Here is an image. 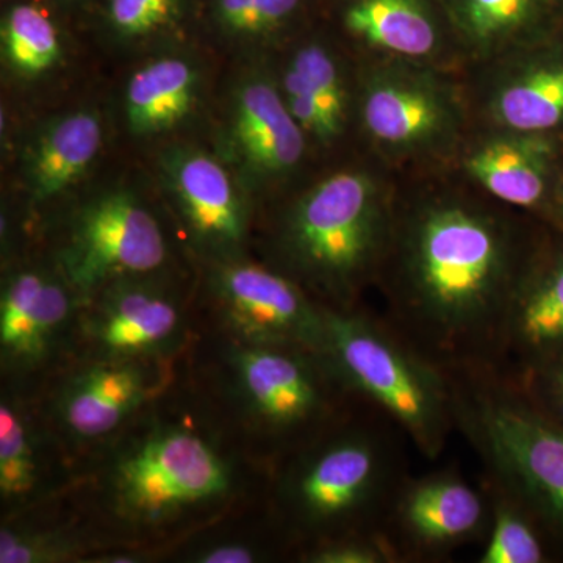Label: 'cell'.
Wrapping results in <instances>:
<instances>
[{
	"label": "cell",
	"instance_id": "obj_1",
	"mask_svg": "<svg viewBox=\"0 0 563 563\" xmlns=\"http://www.w3.org/2000/svg\"><path fill=\"white\" fill-rule=\"evenodd\" d=\"M548 224L435 192L396 207L383 320L443 372L496 369L515 288Z\"/></svg>",
	"mask_w": 563,
	"mask_h": 563
},
{
	"label": "cell",
	"instance_id": "obj_2",
	"mask_svg": "<svg viewBox=\"0 0 563 563\" xmlns=\"http://www.w3.org/2000/svg\"><path fill=\"white\" fill-rule=\"evenodd\" d=\"M398 426L376 407L347 415L290 455L277 485L285 525L303 550L329 540L380 536L393 496L406 479Z\"/></svg>",
	"mask_w": 563,
	"mask_h": 563
},
{
	"label": "cell",
	"instance_id": "obj_3",
	"mask_svg": "<svg viewBox=\"0 0 563 563\" xmlns=\"http://www.w3.org/2000/svg\"><path fill=\"white\" fill-rule=\"evenodd\" d=\"M395 202L372 174L346 169L318 181L285 211L277 247L285 274L328 309H357L376 284Z\"/></svg>",
	"mask_w": 563,
	"mask_h": 563
},
{
	"label": "cell",
	"instance_id": "obj_4",
	"mask_svg": "<svg viewBox=\"0 0 563 563\" xmlns=\"http://www.w3.org/2000/svg\"><path fill=\"white\" fill-rule=\"evenodd\" d=\"M455 431L484 463L485 481L539 521L563 562V431L496 369L451 372Z\"/></svg>",
	"mask_w": 563,
	"mask_h": 563
},
{
	"label": "cell",
	"instance_id": "obj_5",
	"mask_svg": "<svg viewBox=\"0 0 563 563\" xmlns=\"http://www.w3.org/2000/svg\"><path fill=\"white\" fill-rule=\"evenodd\" d=\"M324 355L358 401L390 418L426 461L455 431L450 377L393 331L383 317L324 307Z\"/></svg>",
	"mask_w": 563,
	"mask_h": 563
},
{
	"label": "cell",
	"instance_id": "obj_6",
	"mask_svg": "<svg viewBox=\"0 0 563 563\" xmlns=\"http://www.w3.org/2000/svg\"><path fill=\"white\" fill-rule=\"evenodd\" d=\"M102 487L111 512L147 528L220 503L232 490L233 472L195 429L161 424L111 455Z\"/></svg>",
	"mask_w": 563,
	"mask_h": 563
},
{
	"label": "cell",
	"instance_id": "obj_7",
	"mask_svg": "<svg viewBox=\"0 0 563 563\" xmlns=\"http://www.w3.org/2000/svg\"><path fill=\"white\" fill-rule=\"evenodd\" d=\"M231 368L247 420L290 455L343 421L358 401L325 355L307 347L235 342Z\"/></svg>",
	"mask_w": 563,
	"mask_h": 563
},
{
	"label": "cell",
	"instance_id": "obj_8",
	"mask_svg": "<svg viewBox=\"0 0 563 563\" xmlns=\"http://www.w3.org/2000/svg\"><path fill=\"white\" fill-rule=\"evenodd\" d=\"M166 258L168 244L157 218L132 191L111 190L73 214L57 268L87 303L110 282L157 273Z\"/></svg>",
	"mask_w": 563,
	"mask_h": 563
},
{
	"label": "cell",
	"instance_id": "obj_9",
	"mask_svg": "<svg viewBox=\"0 0 563 563\" xmlns=\"http://www.w3.org/2000/svg\"><path fill=\"white\" fill-rule=\"evenodd\" d=\"M358 117L377 150L396 158L446 150L461 132L457 91L429 66L385 58L363 80Z\"/></svg>",
	"mask_w": 563,
	"mask_h": 563
},
{
	"label": "cell",
	"instance_id": "obj_10",
	"mask_svg": "<svg viewBox=\"0 0 563 563\" xmlns=\"http://www.w3.org/2000/svg\"><path fill=\"white\" fill-rule=\"evenodd\" d=\"M492 521L487 487L453 470L410 476L399 485L380 537L396 563L439 562L465 544L484 542Z\"/></svg>",
	"mask_w": 563,
	"mask_h": 563
},
{
	"label": "cell",
	"instance_id": "obj_11",
	"mask_svg": "<svg viewBox=\"0 0 563 563\" xmlns=\"http://www.w3.org/2000/svg\"><path fill=\"white\" fill-rule=\"evenodd\" d=\"M211 291L236 343L290 344L324 354V307L287 274L224 258L217 261Z\"/></svg>",
	"mask_w": 563,
	"mask_h": 563
},
{
	"label": "cell",
	"instance_id": "obj_12",
	"mask_svg": "<svg viewBox=\"0 0 563 563\" xmlns=\"http://www.w3.org/2000/svg\"><path fill=\"white\" fill-rule=\"evenodd\" d=\"M74 332L88 361H157L184 342L176 298L150 276L110 282L81 306Z\"/></svg>",
	"mask_w": 563,
	"mask_h": 563
},
{
	"label": "cell",
	"instance_id": "obj_13",
	"mask_svg": "<svg viewBox=\"0 0 563 563\" xmlns=\"http://www.w3.org/2000/svg\"><path fill=\"white\" fill-rule=\"evenodd\" d=\"M79 296L60 269L21 266L9 273L0 291V358L3 372H35L51 361L74 332Z\"/></svg>",
	"mask_w": 563,
	"mask_h": 563
},
{
	"label": "cell",
	"instance_id": "obj_14",
	"mask_svg": "<svg viewBox=\"0 0 563 563\" xmlns=\"http://www.w3.org/2000/svg\"><path fill=\"white\" fill-rule=\"evenodd\" d=\"M563 357V231L548 225L515 288L496 372L507 377Z\"/></svg>",
	"mask_w": 563,
	"mask_h": 563
},
{
	"label": "cell",
	"instance_id": "obj_15",
	"mask_svg": "<svg viewBox=\"0 0 563 563\" xmlns=\"http://www.w3.org/2000/svg\"><path fill=\"white\" fill-rule=\"evenodd\" d=\"M163 180L185 229L199 250L217 261L236 257L250 228V213L224 165L191 147L166 152Z\"/></svg>",
	"mask_w": 563,
	"mask_h": 563
},
{
	"label": "cell",
	"instance_id": "obj_16",
	"mask_svg": "<svg viewBox=\"0 0 563 563\" xmlns=\"http://www.w3.org/2000/svg\"><path fill=\"white\" fill-rule=\"evenodd\" d=\"M309 136L292 117L280 85L251 74L233 91L225 144L252 185L291 176L306 155Z\"/></svg>",
	"mask_w": 563,
	"mask_h": 563
},
{
	"label": "cell",
	"instance_id": "obj_17",
	"mask_svg": "<svg viewBox=\"0 0 563 563\" xmlns=\"http://www.w3.org/2000/svg\"><path fill=\"white\" fill-rule=\"evenodd\" d=\"M554 136L499 131L477 141L463 157L474 185L503 203L551 225L555 188L561 179V151Z\"/></svg>",
	"mask_w": 563,
	"mask_h": 563
},
{
	"label": "cell",
	"instance_id": "obj_18",
	"mask_svg": "<svg viewBox=\"0 0 563 563\" xmlns=\"http://www.w3.org/2000/svg\"><path fill=\"white\" fill-rule=\"evenodd\" d=\"M485 110L499 131L563 135V31L498 58Z\"/></svg>",
	"mask_w": 563,
	"mask_h": 563
},
{
	"label": "cell",
	"instance_id": "obj_19",
	"mask_svg": "<svg viewBox=\"0 0 563 563\" xmlns=\"http://www.w3.org/2000/svg\"><path fill=\"white\" fill-rule=\"evenodd\" d=\"M151 395L150 362L88 361L58 388L54 410L63 431L87 442L120 429Z\"/></svg>",
	"mask_w": 563,
	"mask_h": 563
},
{
	"label": "cell",
	"instance_id": "obj_20",
	"mask_svg": "<svg viewBox=\"0 0 563 563\" xmlns=\"http://www.w3.org/2000/svg\"><path fill=\"white\" fill-rule=\"evenodd\" d=\"M448 29L483 60L523 49L563 31L554 0H440Z\"/></svg>",
	"mask_w": 563,
	"mask_h": 563
},
{
	"label": "cell",
	"instance_id": "obj_21",
	"mask_svg": "<svg viewBox=\"0 0 563 563\" xmlns=\"http://www.w3.org/2000/svg\"><path fill=\"white\" fill-rule=\"evenodd\" d=\"M352 38L385 58L431 63L451 35L440 0H344Z\"/></svg>",
	"mask_w": 563,
	"mask_h": 563
},
{
	"label": "cell",
	"instance_id": "obj_22",
	"mask_svg": "<svg viewBox=\"0 0 563 563\" xmlns=\"http://www.w3.org/2000/svg\"><path fill=\"white\" fill-rule=\"evenodd\" d=\"M279 85L309 139L329 144L342 136L350 120L351 96L342 66L324 43L302 44L285 66Z\"/></svg>",
	"mask_w": 563,
	"mask_h": 563
},
{
	"label": "cell",
	"instance_id": "obj_23",
	"mask_svg": "<svg viewBox=\"0 0 563 563\" xmlns=\"http://www.w3.org/2000/svg\"><path fill=\"white\" fill-rule=\"evenodd\" d=\"M102 147L101 118L77 110L36 133L24 158V180L33 203L57 198L88 173Z\"/></svg>",
	"mask_w": 563,
	"mask_h": 563
},
{
	"label": "cell",
	"instance_id": "obj_24",
	"mask_svg": "<svg viewBox=\"0 0 563 563\" xmlns=\"http://www.w3.org/2000/svg\"><path fill=\"white\" fill-rule=\"evenodd\" d=\"M201 73L190 58L165 55L133 73L124 96L125 121L133 135L172 132L198 106Z\"/></svg>",
	"mask_w": 563,
	"mask_h": 563
},
{
	"label": "cell",
	"instance_id": "obj_25",
	"mask_svg": "<svg viewBox=\"0 0 563 563\" xmlns=\"http://www.w3.org/2000/svg\"><path fill=\"white\" fill-rule=\"evenodd\" d=\"M46 462L41 435L20 401L0 402V499L9 509L32 504L44 492Z\"/></svg>",
	"mask_w": 563,
	"mask_h": 563
},
{
	"label": "cell",
	"instance_id": "obj_26",
	"mask_svg": "<svg viewBox=\"0 0 563 563\" xmlns=\"http://www.w3.org/2000/svg\"><path fill=\"white\" fill-rule=\"evenodd\" d=\"M490 493L492 521L479 563L562 562L548 533L523 506L485 481Z\"/></svg>",
	"mask_w": 563,
	"mask_h": 563
},
{
	"label": "cell",
	"instance_id": "obj_27",
	"mask_svg": "<svg viewBox=\"0 0 563 563\" xmlns=\"http://www.w3.org/2000/svg\"><path fill=\"white\" fill-rule=\"evenodd\" d=\"M62 41L46 11L31 3L11 7L2 21V54L14 73L36 77L60 62Z\"/></svg>",
	"mask_w": 563,
	"mask_h": 563
},
{
	"label": "cell",
	"instance_id": "obj_28",
	"mask_svg": "<svg viewBox=\"0 0 563 563\" xmlns=\"http://www.w3.org/2000/svg\"><path fill=\"white\" fill-rule=\"evenodd\" d=\"M301 5L302 0H217L214 14L233 35L262 36L287 25Z\"/></svg>",
	"mask_w": 563,
	"mask_h": 563
},
{
	"label": "cell",
	"instance_id": "obj_29",
	"mask_svg": "<svg viewBox=\"0 0 563 563\" xmlns=\"http://www.w3.org/2000/svg\"><path fill=\"white\" fill-rule=\"evenodd\" d=\"M79 550V542L63 532L11 525L0 529V563L63 562L76 558Z\"/></svg>",
	"mask_w": 563,
	"mask_h": 563
},
{
	"label": "cell",
	"instance_id": "obj_30",
	"mask_svg": "<svg viewBox=\"0 0 563 563\" xmlns=\"http://www.w3.org/2000/svg\"><path fill=\"white\" fill-rule=\"evenodd\" d=\"M180 0H109L111 29L122 38H147L173 27Z\"/></svg>",
	"mask_w": 563,
	"mask_h": 563
},
{
	"label": "cell",
	"instance_id": "obj_31",
	"mask_svg": "<svg viewBox=\"0 0 563 563\" xmlns=\"http://www.w3.org/2000/svg\"><path fill=\"white\" fill-rule=\"evenodd\" d=\"M547 420L563 431V357L509 377Z\"/></svg>",
	"mask_w": 563,
	"mask_h": 563
},
{
	"label": "cell",
	"instance_id": "obj_32",
	"mask_svg": "<svg viewBox=\"0 0 563 563\" xmlns=\"http://www.w3.org/2000/svg\"><path fill=\"white\" fill-rule=\"evenodd\" d=\"M307 563H396L380 536H354L329 540L302 551Z\"/></svg>",
	"mask_w": 563,
	"mask_h": 563
},
{
	"label": "cell",
	"instance_id": "obj_33",
	"mask_svg": "<svg viewBox=\"0 0 563 563\" xmlns=\"http://www.w3.org/2000/svg\"><path fill=\"white\" fill-rule=\"evenodd\" d=\"M263 550L257 544L240 542V540H220L203 544L191 561L198 563H252L262 561Z\"/></svg>",
	"mask_w": 563,
	"mask_h": 563
},
{
	"label": "cell",
	"instance_id": "obj_34",
	"mask_svg": "<svg viewBox=\"0 0 563 563\" xmlns=\"http://www.w3.org/2000/svg\"><path fill=\"white\" fill-rule=\"evenodd\" d=\"M551 225L563 231V172L554 192L553 218H551Z\"/></svg>",
	"mask_w": 563,
	"mask_h": 563
},
{
	"label": "cell",
	"instance_id": "obj_35",
	"mask_svg": "<svg viewBox=\"0 0 563 563\" xmlns=\"http://www.w3.org/2000/svg\"><path fill=\"white\" fill-rule=\"evenodd\" d=\"M555 11H558L559 21H561L563 29V0H554Z\"/></svg>",
	"mask_w": 563,
	"mask_h": 563
}]
</instances>
